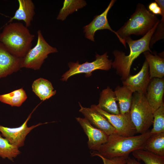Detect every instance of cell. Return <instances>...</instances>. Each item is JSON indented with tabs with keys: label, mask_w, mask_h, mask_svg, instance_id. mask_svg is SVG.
Returning a JSON list of instances; mask_svg holds the SVG:
<instances>
[{
	"label": "cell",
	"mask_w": 164,
	"mask_h": 164,
	"mask_svg": "<svg viewBox=\"0 0 164 164\" xmlns=\"http://www.w3.org/2000/svg\"><path fill=\"white\" fill-rule=\"evenodd\" d=\"M40 104L34 109L26 120L20 126L12 128L0 125V132L2 135L6 138L11 144L18 148L23 146L26 136L32 129L39 125L48 123H40L30 127L27 126V122L30 118L32 114Z\"/></svg>",
	"instance_id": "9c48e42d"
},
{
	"label": "cell",
	"mask_w": 164,
	"mask_h": 164,
	"mask_svg": "<svg viewBox=\"0 0 164 164\" xmlns=\"http://www.w3.org/2000/svg\"><path fill=\"white\" fill-rule=\"evenodd\" d=\"M158 5L156 2H153L151 3L149 5L148 8L149 11L152 12L158 6Z\"/></svg>",
	"instance_id": "f546056e"
},
{
	"label": "cell",
	"mask_w": 164,
	"mask_h": 164,
	"mask_svg": "<svg viewBox=\"0 0 164 164\" xmlns=\"http://www.w3.org/2000/svg\"><path fill=\"white\" fill-rule=\"evenodd\" d=\"M152 135L150 131L138 135L128 137L117 134L111 135L108 136L107 142L98 151L92 152L107 159L117 157L127 159L133 151L143 149L145 143Z\"/></svg>",
	"instance_id": "6da1fadb"
},
{
	"label": "cell",
	"mask_w": 164,
	"mask_h": 164,
	"mask_svg": "<svg viewBox=\"0 0 164 164\" xmlns=\"http://www.w3.org/2000/svg\"><path fill=\"white\" fill-rule=\"evenodd\" d=\"M126 164H142L138 161H136L135 159L131 158L130 157L127 159Z\"/></svg>",
	"instance_id": "f1b7e54d"
},
{
	"label": "cell",
	"mask_w": 164,
	"mask_h": 164,
	"mask_svg": "<svg viewBox=\"0 0 164 164\" xmlns=\"http://www.w3.org/2000/svg\"><path fill=\"white\" fill-rule=\"evenodd\" d=\"M18 1L19 8L8 22H12L14 19L22 20L28 27L31 26L35 14L34 4L31 0H18Z\"/></svg>",
	"instance_id": "2e32d148"
},
{
	"label": "cell",
	"mask_w": 164,
	"mask_h": 164,
	"mask_svg": "<svg viewBox=\"0 0 164 164\" xmlns=\"http://www.w3.org/2000/svg\"><path fill=\"white\" fill-rule=\"evenodd\" d=\"M153 125L151 134L164 132V104L153 112Z\"/></svg>",
	"instance_id": "4316f807"
},
{
	"label": "cell",
	"mask_w": 164,
	"mask_h": 164,
	"mask_svg": "<svg viewBox=\"0 0 164 164\" xmlns=\"http://www.w3.org/2000/svg\"><path fill=\"white\" fill-rule=\"evenodd\" d=\"M162 10V18L156 27L150 40L149 47L152 48L153 45L157 41L164 38V1L155 0Z\"/></svg>",
	"instance_id": "484cf974"
},
{
	"label": "cell",
	"mask_w": 164,
	"mask_h": 164,
	"mask_svg": "<svg viewBox=\"0 0 164 164\" xmlns=\"http://www.w3.org/2000/svg\"><path fill=\"white\" fill-rule=\"evenodd\" d=\"M34 37L22 23L10 22L0 33V42L11 53L22 58L31 48Z\"/></svg>",
	"instance_id": "3957f363"
},
{
	"label": "cell",
	"mask_w": 164,
	"mask_h": 164,
	"mask_svg": "<svg viewBox=\"0 0 164 164\" xmlns=\"http://www.w3.org/2000/svg\"><path fill=\"white\" fill-rule=\"evenodd\" d=\"M117 101L114 91L108 87L101 93L99 103L97 105L101 109L108 113L119 114L120 113Z\"/></svg>",
	"instance_id": "e0dca14e"
},
{
	"label": "cell",
	"mask_w": 164,
	"mask_h": 164,
	"mask_svg": "<svg viewBox=\"0 0 164 164\" xmlns=\"http://www.w3.org/2000/svg\"><path fill=\"white\" fill-rule=\"evenodd\" d=\"M21 59L11 53L0 42V78L19 70Z\"/></svg>",
	"instance_id": "9a60e30c"
},
{
	"label": "cell",
	"mask_w": 164,
	"mask_h": 164,
	"mask_svg": "<svg viewBox=\"0 0 164 164\" xmlns=\"http://www.w3.org/2000/svg\"><path fill=\"white\" fill-rule=\"evenodd\" d=\"M160 20L142 4L138 3L130 19L116 32L126 48L125 39L131 35L144 36Z\"/></svg>",
	"instance_id": "277c9868"
},
{
	"label": "cell",
	"mask_w": 164,
	"mask_h": 164,
	"mask_svg": "<svg viewBox=\"0 0 164 164\" xmlns=\"http://www.w3.org/2000/svg\"><path fill=\"white\" fill-rule=\"evenodd\" d=\"M0 134V156L3 159L7 158L13 161V159L20 154L19 148L11 144L5 138Z\"/></svg>",
	"instance_id": "d4e9b609"
},
{
	"label": "cell",
	"mask_w": 164,
	"mask_h": 164,
	"mask_svg": "<svg viewBox=\"0 0 164 164\" xmlns=\"http://www.w3.org/2000/svg\"><path fill=\"white\" fill-rule=\"evenodd\" d=\"M79 111L94 126L106 133L108 135L117 134L115 129L102 115L91 108L84 107L79 103Z\"/></svg>",
	"instance_id": "5bb4252c"
},
{
	"label": "cell",
	"mask_w": 164,
	"mask_h": 164,
	"mask_svg": "<svg viewBox=\"0 0 164 164\" xmlns=\"http://www.w3.org/2000/svg\"><path fill=\"white\" fill-rule=\"evenodd\" d=\"M92 156H97L100 158L104 164H126L127 158L122 157H114L111 159L105 158L98 154L92 152L91 153Z\"/></svg>",
	"instance_id": "83f0119b"
},
{
	"label": "cell",
	"mask_w": 164,
	"mask_h": 164,
	"mask_svg": "<svg viewBox=\"0 0 164 164\" xmlns=\"http://www.w3.org/2000/svg\"><path fill=\"white\" fill-rule=\"evenodd\" d=\"M76 119L88 137L89 149L94 151H98L101 145L107 141L108 135L93 126L85 118L77 117Z\"/></svg>",
	"instance_id": "30bf717a"
},
{
	"label": "cell",
	"mask_w": 164,
	"mask_h": 164,
	"mask_svg": "<svg viewBox=\"0 0 164 164\" xmlns=\"http://www.w3.org/2000/svg\"><path fill=\"white\" fill-rule=\"evenodd\" d=\"M149 67L150 79L154 78H162L164 76V59L155 53L146 51L143 53Z\"/></svg>",
	"instance_id": "ac0fdd59"
},
{
	"label": "cell",
	"mask_w": 164,
	"mask_h": 164,
	"mask_svg": "<svg viewBox=\"0 0 164 164\" xmlns=\"http://www.w3.org/2000/svg\"><path fill=\"white\" fill-rule=\"evenodd\" d=\"M114 92L118 103L120 114L129 113L133 93L127 87L123 85L117 86Z\"/></svg>",
	"instance_id": "d6986e66"
},
{
	"label": "cell",
	"mask_w": 164,
	"mask_h": 164,
	"mask_svg": "<svg viewBox=\"0 0 164 164\" xmlns=\"http://www.w3.org/2000/svg\"><path fill=\"white\" fill-rule=\"evenodd\" d=\"M143 149L164 156V132L151 135L145 143Z\"/></svg>",
	"instance_id": "44dd1931"
},
{
	"label": "cell",
	"mask_w": 164,
	"mask_h": 164,
	"mask_svg": "<svg viewBox=\"0 0 164 164\" xmlns=\"http://www.w3.org/2000/svg\"><path fill=\"white\" fill-rule=\"evenodd\" d=\"M164 79L154 78L150 80L145 97L153 113L164 104Z\"/></svg>",
	"instance_id": "4fadbf2b"
},
{
	"label": "cell",
	"mask_w": 164,
	"mask_h": 164,
	"mask_svg": "<svg viewBox=\"0 0 164 164\" xmlns=\"http://www.w3.org/2000/svg\"><path fill=\"white\" fill-rule=\"evenodd\" d=\"M133 156L138 161L145 164H164V156L155 154L143 149H137L132 152Z\"/></svg>",
	"instance_id": "cb8c5ba5"
},
{
	"label": "cell",
	"mask_w": 164,
	"mask_h": 164,
	"mask_svg": "<svg viewBox=\"0 0 164 164\" xmlns=\"http://www.w3.org/2000/svg\"><path fill=\"white\" fill-rule=\"evenodd\" d=\"M155 15H160L162 13V10L160 7L158 5L152 12Z\"/></svg>",
	"instance_id": "4dcf8cb0"
},
{
	"label": "cell",
	"mask_w": 164,
	"mask_h": 164,
	"mask_svg": "<svg viewBox=\"0 0 164 164\" xmlns=\"http://www.w3.org/2000/svg\"><path fill=\"white\" fill-rule=\"evenodd\" d=\"M32 91L39 98L44 101L55 94L56 91L50 82L42 78L35 80L32 84Z\"/></svg>",
	"instance_id": "ffe728a7"
},
{
	"label": "cell",
	"mask_w": 164,
	"mask_h": 164,
	"mask_svg": "<svg viewBox=\"0 0 164 164\" xmlns=\"http://www.w3.org/2000/svg\"><path fill=\"white\" fill-rule=\"evenodd\" d=\"M159 22L146 35L139 39L133 40L130 36L125 39L126 43L128 44L130 49L128 55H126L124 52L118 50H115L113 52L114 59L112 62V67L116 69L117 73L121 76L122 81L125 80L130 75L132 63L140 54L146 51L152 53L149 47L150 42Z\"/></svg>",
	"instance_id": "7a4b0ae2"
},
{
	"label": "cell",
	"mask_w": 164,
	"mask_h": 164,
	"mask_svg": "<svg viewBox=\"0 0 164 164\" xmlns=\"http://www.w3.org/2000/svg\"><path fill=\"white\" fill-rule=\"evenodd\" d=\"M115 1V0H111L104 12L100 15L96 16L90 23L84 26V31L86 38L94 42V36L96 31L99 30L108 29L114 33L122 44V41L116 32L113 30L110 26L107 19L108 13Z\"/></svg>",
	"instance_id": "7c38bea8"
},
{
	"label": "cell",
	"mask_w": 164,
	"mask_h": 164,
	"mask_svg": "<svg viewBox=\"0 0 164 164\" xmlns=\"http://www.w3.org/2000/svg\"><path fill=\"white\" fill-rule=\"evenodd\" d=\"M37 34V40L36 45L21 59V68L25 67L35 70H39L48 54L58 52L56 48L51 46L46 41L40 30H38Z\"/></svg>",
	"instance_id": "8992f818"
},
{
	"label": "cell",
	"mask_w": 164,
	"mask_h": 164,
	"mask_svg": "<svg viewBox=\"0 0 164 164\" xmlns=\"http://www.w3.org/2000/svg\"><path fill=\"white\" fill-rule=\"evenodd\" d=\"M91 108L104 116L115 129L117 134L128 137L134 136L136 133V129L131 121L130 113L125 114H111L95 104L91 105Z\"/></svg>",
	"instance_id": "ba28073f"
},
{
	"label": "cell",
	"mask_w": 164,
	"mask_h": 164,
	"mask_svg": "<svg viewBox=\"0 0 164 164\" xmlns=\"http://www.w3.org/2000/svg\"><path fill=\"white\" fill-rule=\"evenodd\" d=\"M95 60L91 62H86L80 64L78 61L76 63L70 62L68 66L69 70L62 76L61 80L67 81L70 77L80 73H85L87 77L92 75V72L97 70H108L112 67V61L108 59L107 52L102 55L96 54Z\"/></svg>",
	"instance_id": "52a82bcc"
},
{
	"label": "cell",
	"mask_w": 164,
	"mask_h": 164,
	"mask_svg": "<svg viewBox=\"0 0 164 164\" xmlns=\"http://www.w3.org/2000/svg\"><path fill=\"white\" fill-rule=\"evenodd\" d=\"M150 80L148 63L145 59L140 71L135 75H130L122 81V84L133 93L138 92L145 94Z\"/></svg>",
	"instance_id": "8fae6325"
},
{
	"label": "cell",
	"mask_w": 164,
	"mask_h": 164,
	"mask_svg": "<svg viewBox=\"0 0 164 164\" xmlns=\"http://www.w3.org/2000/svg\"><path fill=\"white\" fill-rule=\"evenodd\" d=\"M130 114L136 133L142 134L149 131L153 124V113L145 94L133 93Z\"/></svg>",
	"instance_id": "5b68a950"
},
{
	"label": "cell",
	"mask_w": 164,
	"mask_h": 164,
	"mask_svg": "<svg viewBox=\"0 0 164 164\" xmlns=\"http://www.w3.org/2000/svg\"><path fill=\"white\" fill-rule=\"evenodd\" d=\"M87 4L83 0H65L56 19L64 21L69 14L85 6Z\"/></svg>",
	"instance_id": "603a6c76"
},
{
	"label": "cell",
	"mask_w": 164,
	"mask_h": 164,
	"mask_svg": "<svg viewBox=\"0 0 164 164\" xmlns=\"http://www.w3.org/2000/svg\"><path fill=\"white\" fill-rule=\"evenodd\" d=\"M27 96L23 88L0 95V101L11 106L19 107L26 100Z\"/></svg>",
	"instance_id": "7402d4cb"
}]
</instances>
